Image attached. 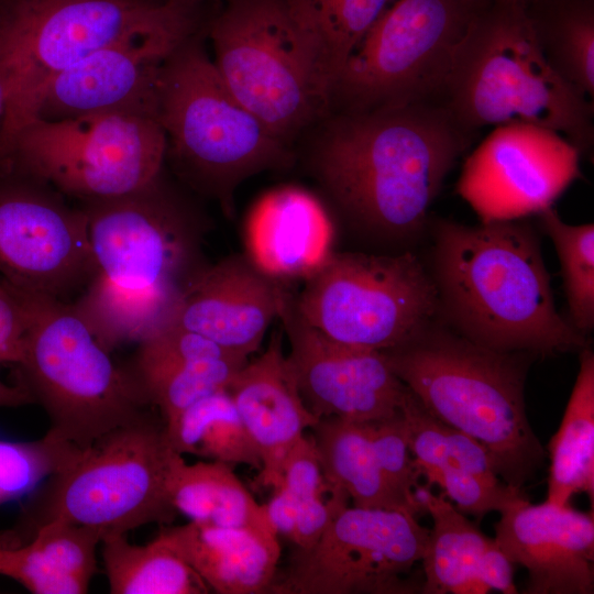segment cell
I'll use <instances>...</instances> for the list:
<instances>
[{"instance_id":"4316f807","label":"cell","mask_w":594,"mask_h":594,"mask_svg":"<svg viewBox=\"0 0 594 594\" xmlns=\"http://www.w3.org/2000/svg\"><path fill=\"white\" fill-rule=\"evenodd\" d=\"M421 498L433 526L421 559L424 594H484L477 578L480 559L490 538L447 496L424 488Z\"/></svg>"},{"instance_id":"f35d334b","label":"cell","mask_w":594,"mask_h":594,"mask_svg":"<svg viewBox=\"0 0 594 594\" xmlns=\"http://www.w3.org/2000/svg\"><path fill=\"white\" fill-rule=\"evenodd\" d=\"M278 486L285 487L298 498L327 495L336 488L324 480L311 436H301L287 452Z\"/></svg>"},{"instance_id":"8992f818","label":"cell","mask_w":594,"mask_h":594,"mask_svg":"<svg viewBox=\"0 0 594 594\" xmlns=\"http://www.w3.org/2000/svg\"><path fill=\"white\" fill-rule=\"evenodd\" d=\"M200 2L0 0V162L50 84L118 40L199 18Z\"/></svg>"},{"instance_id":"2e32d148","label":"cell","mask_w":594,"mask_h":594,"mask_svg":"<svg viewBox=\"0 0 594 594\" xmlns=\"http://www.w3.org/2000/svg\"><path fill=\"white\" fill-rule=\"evenodd\" d=\"M580 151L534 124L495 127L466 158L457 191L481 222L521 220L553 207L581 178Z\"/></svg>"},{"instance_id":"e575fe53","label":"cell","mask_w":594,"mask_h":594,"mask_svg":"<svg viewBox=\"0 0 594 594\" xmlns=\"http://www.w3.org/2000/svg\"><path fill=\"white\" fill-rule=\"evenodd\" d=\"M77 450L47 435L33 441L0 440V506L31 495Z\"/></svg>"},{"instance_id":"4fadbf2b","label":"cell","mask_w":594,"mask_h":594,"mask_svg":"<svg viewBox=\"0 0 594 594\" xmlns=\"http://www.w3.org/2000/svg\"><path fill=\"white\" fill-rule=\"evenodd\" d=\"M483 3L393 0L345 62L332 91L341 111L433 101Z\"/></svg>"},{"instance_id":"cb8c5ba5","label":"cell","mask_w":594,"mask_h":594,"mask_svg":"<svg viewBox=\"0 0 594 594\" xmlns=\"http://www.w3.org/2000/svg\"><path fill=\"white\" fill-rule=\"evenodd\" d=\"M158 535L216 593H265L276 578L280 546L273 531L189 520Z\"/></svg>"},{"instance_id":"7c38bea8","label":"cell","mask_w":594,"mask_h":594,"mask_svg":"<svg viewBox=\"0 0 594 594\" xmlns=\"http://www.w3.org/2000/svg\"><path fill=\"white\" fill-rule=\"evenodd\" d=\"M165 160L166 139L155 118L101 113L30 121L0 169L32 176L84 202L146 185L162 173Z\"/></svg>"},{"instance_id":"277c9868","label":"cell","mask_w":594,"mask_h":594,"mask_svg":"<svg viewBox=\"0 0 594 594\" xmlns=\"http://www.w3.org/2000/svg\"><path fill=\"white\" fill-rule=\"evenodd\" d=\"M441 96L472 133L527 123L561 134L581 154L594 142L593 100L552 68L519 3L488 1L477 9L454 50Z\"/></svg>"},{"instance_id":"ee69618b","label":"cell","mask_w":594,"mask_h":594,"mask_svg":"<svg viewBox=\"0 0 594 594\" xmlns=\"http://www.w3.org/2000/svg\"><path fill=\"white\" fill-rule=\"evenodd\" d=\"M170 1H182V2H201L202 0H170Z\"/></svg>"},{"instance_id":"7bdbcfd3","label":"cell","mask_w":594,"mask_h":594,"mask_svg":"<svg viewBox=\"0 0 594 594\" xmlns=\"http://www.w3.org/2000/svg\"><path fill=\"white\" fill-rule=\"evenodd\" d=\"M471 1H474L476 3H485V2H488V1L514 2V3L522 4V6L528 8V7H530L531 4L536 3L539 0H471Z\"/></svg>"},{"instance_id":"9c48e42d","label":"cell","mask_w":594,"mask_h":594,"mask_svg":"<svg viewBox=\"0 0 594 594\" xmlns=\"http://www.w3.org/2000/svg\"><path fill=\"white\" fill-rule=\"evenodd\" d=\"M207 32L229 90L280 140L330 114V78L290 0H228Z\"/></svg>"},{"instance_id":"74e56055","label":"cell","mask_w":594,"mask_h":594,"mask_svg":"<svg viewBox=\"0 0 594 594\" xmlns=\"http://www.w3.org/2000/svg\"><path fill=\"white\" fill-rule=\"evenodd\" d=\"M369 426L377 464L389 486L417 515L426 512L417 495L420 473L408 448L402 414Z\"/></svg>"},{"instance_id":"b9f144b4","label":"cell","mask_w":594,"mask_h":594,"mask_svg":"<svg viewBox=\"0 0 594 594\" xmlns=\"http://www.w3.org/2000/svg\"><path fill=\"white\" fill-rule=\"evenodd\" d=\"M28 404L34 403L22 385L8 384L0 378V407H18Z\"/></svg>"},{"instance_id":"d6986e66","label":"cell","mask_w":594,"mask_h":594,"mask_svg":"<svg viewBox=\"0 0 594 594\" xmlns=\"http://www.w3.org/2000/svg\"><path fill=\"white\" fill-rule=\"evenodd\" d=\"M495 541L515 564L525 566L528 594L594 592V517L570 503L534 505L524 497L501 512Z\"/></svg>"},{"instance_id":"484cf974","label":"cell","mask_w":594,"mask_h":594,"mask_svg":"<svg viewBox=\"0 0 594 594\" xmlns=\"http://www.w3.org/2000/svg\"><path fill=\"white\" fill-rule=\"evenodd\" d=\"M167 492L177 513L191 521L274 532L264 506L254 499L230 464L218 461L188 464L176 453Z\"/></svg>"},{"instance_id":"4dcf8cb0","label":"cell","mask_w":594,"mask_h":594,"mask_svg":"<svg viewBox=\"0 0 594 594\" xmlns=\"http://www.w3.org/2000/svg\"><path fill=\"white\" fill-rule=\"evenodd\" d=\"M527 9L549 64L565 81L593 100V0H539Z\"/></svg>"},{"instance_id":"9a60e30c","label":"cell","mask_w":594,"mask_h":594,"mask_svg":"<svg viewBox=\"0 0 594 594\" xmlns=\"http://www.w3.org/2000/svg\"><path fill=\"white\" fill-rule=\"evenodd\" d=\"M0 172L1 278L73 302L94 272L82 208L40 179Z\"/></svg>"},{"instance_id":"1f68e13d","label":"cell","mask_w":594,"mask_h":594,"mask_svg":"<svg viewBox=\"0 0 594 594\" xmlns=\"http://www.w3.org/2000/svg\"><path fill=\"white\" fill-rule=\"evenodd\" d=\"M393 0H290L312 36L332 85L355 47Z\"/></svg>"},{"instance_id":"8d00e7d4","label":"cell","mask_w":594,"mask_h":594,"mask_svg":"<svg viewBox=\"0 0 594 594\" xmlns=\"http://www.w3.org/2000/svg\"><path fill=\"white\" fill-rule=\"evenodd\" d=\"M428 484H437L443 494L464 514L483 516L503 512L515 502L527 497L522 488L488 480L455 468H419Z\"/></svg>"},{"instance_id":"83f0119b","label":"cell","mask_w":594,"mask_h":594,"mask_svg":"<svg viewBox=\"0 0 594 594\" xmlns=\"http://www.w3.org/2000/svg\"><path fill=\"white\" fill-rule=\"evenodd\" d=\"M579 373L561 425L549 443L547 502L570 503L585 493L594 501V353L580 350Z\"/></svg>"},{"instance_id":"f546056e","label":"cell","mask_w":594,"mask_h":594,"mask_svg":"<svg viewBox=\"0 0 594 594\" xmlns=\"http://www.w3.org/2000/svg\"><path fill=\"white\" fill-rule=\"evenodd\" d=\"M164 427L169 446L182 455L262 468L261 455L227 389L202 397Z\"/></svg>"},{"instance_id":"603a6c76","label":"cell","mask_w":594,"mask_h":594,"mask_svg":"<svg viewBox=\"0 0 594 594\" xmlns=\"http://www.w3.org/2000/svg\"><path fill=\"white\" fill-rule=\"evenodd\" d=\"M333 229L320 204L298 188L267 195L246 230L250 260L264 273L307 278L332 254Z\"/></svg>"},{"instance_id":"836d02e7","label":"cell","mask_w":594,"mask_h":594,"mask_svg":"<svg viewBox=\"0 0 594 594\" xmlns=\"http://www.w3.org/2000/svg\"><path fill=\"white\" fill-rule=\"evenodd\" d=\"M540 216L561 266L570 322L586 336L594 328V224H570L550 207Z\"/></svg>"},{"instance_id":"bcb514c9","label":"cell","mask_w":594,"mask_h":594,"mask_svg":"<svg viewBox=\"0 0 594 594\" xmlns=\"http://www.w3.org/2000/svg\"><path fill=\"white\" fill-rule=\"evenodd\" d=\"M0 286H1V280H0Z\"/></svg>"},{"instance_id":"5bb4252c","label":"cell","mask_w":594,"mask_h":594,"mask_svg":"<svg viewBox=\"0 0 594 594\" xmlns=\"http://www.w3.org/2000/svg\"><path fill=\"white\" fill-rule=\"evenodd\" d=\"M430 529L397 509L345 506L309 549H298L268 592L275 594H408Z\"/></svg>"},{"instance_id":"ba28073f","label":"cell","mask_w":594,"mask_h":594,"mask_svg":"<svg viewBox=\"0 0 594 594\" xmlns=\"http://www.w3.org/2000/svg\"><path fill=\"white\" fill-rule=\"evenodd\" d=\"M199 31L182 42L162 68L156 120L165 134L166 157L179 177L229 209L239 183L288 165L290 152L229 90Z\"/></svg>"},{"instance_id":"52a82bcc","label":"cell","mask_w":594,"mask_h":594,"mask_svg":"<svg viewBox=\"0 0 594 594\" xmlns=\"http://www.w3.org/2000/svg\"><path fill=\"white\" fill-rule=\"evenodd\" d=\"M13 287L25 315L16 383L45 410V435L85 449L151 414L128 369L113 361L72 302Z\"/></svg>"},{"instance_id":"6da1fadb","label":"cell","mask_w":594,"mask_h":594,"mask_svg":"<svg viewBox=\"0 0 594 594\" xmlns=\"http://www.w3.org/2000/svg\"><path fill=\"white\" fill-rule=\"evenodd\" d=\"M327 119L311 166L340 211L382 239L420 232L472 132L436 101L341 111Z\"/></svg>"},{"instance_id":"d6a6232c","label":"cell","mask_w":594,"mask_h":594,"mask_svg":"<svg viewBox=\"0 0 594 594\" xmlns=\"http://www.w3.org/2000/svg\"><path fill=\"white\" fill-rule=\"evenodd\" d=\"M400 414L417 469L455 468L488 480H498L484 447L432 416L409 389Z\"/></svg>"},{"instance_id":"8fae6325","label":"cell","mask_w":594,"mask_h":594,"mask_svg":"<svg viewBox=\"0 0 594 594\" xmlns=\"http://www.w3.org/2000/svg\"><path fill=\"white\" fill-rule=\"evenodd\" d=\"M305 279L294 297L299 316L328 338L353 348H399L430 327L439 312L433 279L410 252H332Z\"/></svg>"},{"instance_id":"ab89813d","label":"cell","mask_w":594,"mask_h":594,"mask_svg":"<svg viewBox=\"0 0 594 594\" xmlns=\"http://www.w3.org/2000/svg\"><path fill=\"white\" fill-rule=\"evenodd\" d=\"M349 499L340 488H334L326 498L324 495L298 498L294 532L289 540L298 549L311 548L336 515L348 506Z\"/></svg>"},{"instance_id":"f1b7e54d","label":"cell","mask_w":594,"mask_h":594,"mask_svg":"<svg viewBox=\"0 0 594 594\" xmlns=\"http://www.w3.org/2000/svg\"><path fill=\"white\" fill-rule=\"evenodd\" d=\"M102 559L112 594H206L209 586L160 536L133 544L122 534L103 537Z\"/></svg>"},{"instance_id":"7a4b0ae2","label":"cell","mask_w":594,"mask_h":594,"mask_svg":"<svg viewBox=\"0 0 594 594\" xmlns=\"http://www.w3.org/2000/svg\"><path fill=\"white\" fill-rule=\"evenodd\" d=\"M80 207L94 272L72 304L109 351L139 343L169 322L202 268L198 217L163 170L133 191Z\"/></svg>"},{"instance_id":"60d3db41","label":"cell","mask_w":594,"mask_h":594,"mask_svg":"<svg viewBox=\"0 0 594 594\" xmlns=\"http://www.w3.org/2000/svg\"><path fill=\"white\" fill-rule=\"evenodd\" d=\"M477 578L485 593L490 590H497L504 594L518 592L513 578V563L494 538H490L482 552Z\"/></svg>"},{"instance_id":"d4e9b609","label":"cell","mask_w":594,"mask_h":594,"mask_svg":"<svg viewBox=\"0 0 594 594\" xmlns=\"http://www.w3.org/2000/svg\"><path fill=\"white\" fill-rule=\"evenodd\" d=\"M310 430L324 480L330 486L344 491L353 506L397 509L417 516L383 476L369 422L326 417Z\"/></svg>"},{"instance_id":"3957f363","label":"cell","mask_w":594,"mask_h":594,"mask_svg":"<svg viewBox=\"0 0 594 594\" xmlns=\"http://www.w3.org/2000/svg\"><path fill=\"white\" fill-rule=\"evenodd\" d=\"M455 332L490 349L548 356L587 346L557 310L539 239L521 220L433 226L432 273Z\"/></svg>"},{"instance_id":"5b68a950","label":"cell","mask_w":594,"mask_h":594,"mask_svg":"<svg viewBox=\"0 0 594 594\" xmlns=\"http://www.w3.org/2000/svg\"><path fill=\"white\" fill-rule=\"evenodd\" d=\"M382 352L432 416L484 447L506 484L521 488L542 465L546 452L525 404L535 355L493 350L432 326Z\"/></svg>"},{"instance_id":"ac0fdd59","label":"cell","mask_w":594,"mask_h":594,"mask_svg":"<svg viewBox=\"0 0 594 594\" xmlns=\"http://www.w3.org/2000/svg\"><path fill=\"white\" fill-rule=\"evenodd\" d=\"M199 30L200 18L128 36L92 52L50 84L34 119L101 113L156 119L162 68L172 52Z\"/></svg>"},{"instance_id":"7402d4cb","label":"cell","mask_w":594,"mask_h":594,"mask_svg":"<svg viewBox=\"0 0 594 594\" xmlns=\"http://www.w3.org/2000/svg\"><path fill=\"white\" fill-rule=\"evenodd\" d=\"M227 391L261 455L258 483L275 490L287 452L319 420L300 396L280 332H274L266 350L248 361Z\"/></svg>"},{"instance_id":"e0dca14e","label":"cell","mask_w":594,"mask_h":594,"mask_svg":"<svg viewBox=\"0 0 594 594\" xmlns=\"http://www.w3.org/2000/svg\"><path fill=\"white\" fill-rule=\"evenodd\" d=\"M278 318L289 340L286 359L297 388L317 418L375 422L400 413L408 388L382 351L328 338L299 316L287 290Z\"/></svg>"},{"instance_id":"f6af8a7d","label":"cell","mask_w":594,"mask_h":594,"mask_svg":"<svg viewBox=\"0 0 594 594\" xmlns=\"http://www.w3.org/2000/svg\"><path fill=\"white\" fill-rule=\"evenodd\" d=\"M1 112H2V96H1V90H0V116H1Z\"/></svg>"},{"instance_id":"44dd1931","label":"cell","mask_w":594,"mask_h":594,"mask_svg":"<svg viewBox=\"0 0 594 594\" xmlns=\"http://www.w3.org/2000/svg\"><path fill=\"white\" fill-rule=\"evenodd\" d=\"M248 356L175 324H166L138 343L127 367L164 425L205 396L227 389Z\"/></svg>"},{"instance_id":"ffe728a7","label":"cell","mask_w":594,"mask_h":594,"mask_svg":"<svg viewBox=\"0 0 594 594\" xmlns=\"http://www.w3.org/2000/svg\"><path fill=\"white\" fill-rule=\"evenodd\" d=\"M285 292L250 258L230 256L193 277L167 324L249 358L278 318Z\"/></svg>"},{"instance_id":"d590c367","label":"cell","mask_w":594,"mask_h":594,"mask_svg":"<svg viewBox=\"0 0 594 594\" xmlns=\"http://www.w3.org/2000/svg\"><path fill=\"white\" fill-rule=\"evenodd\" d=\"M103 537L97 528L52 520L38 527L25 543L53 569L89 585L97 571V546Z\"/></svg>"},{"instance_id":"30bf717a","label":"cell","mask_w":594,"mask_h":594,"mask_svg":"<svg viewBox=\"0 0 594 594\" xmlns=\"http://www.w3.org/2000/svg\"><path fill=\"white\" fill-rule=\"evenodd\" d=\"M176 453L163 420L152 414L105 433L32 493L25 510L30 538L52 520L97 528L105 537L170 524L177 510L167 481Z\"/></svg>"}]
</instances>
